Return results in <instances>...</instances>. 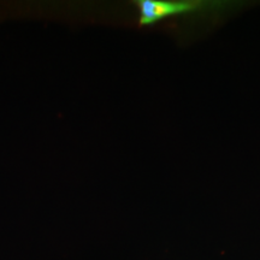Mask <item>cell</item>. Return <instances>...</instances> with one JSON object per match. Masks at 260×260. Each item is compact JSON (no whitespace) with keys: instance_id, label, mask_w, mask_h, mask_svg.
<instances>
[{"instance_id":"6da1fadb","label":"cell","mask_w":260,"mask_h":260,"mask_svg":"<svg viewBox=\"0 0 260 260\" xmlns=\"http://www.w3.org/2000/svg\"><path fill=\"white\" fill-rule=\"evenodd\" d=\"M139 10V24L151 25L162 19L190 14L212 12L219 5L204 2H168V0H139L136 2Z\"/></svg>"}]
</instances>
